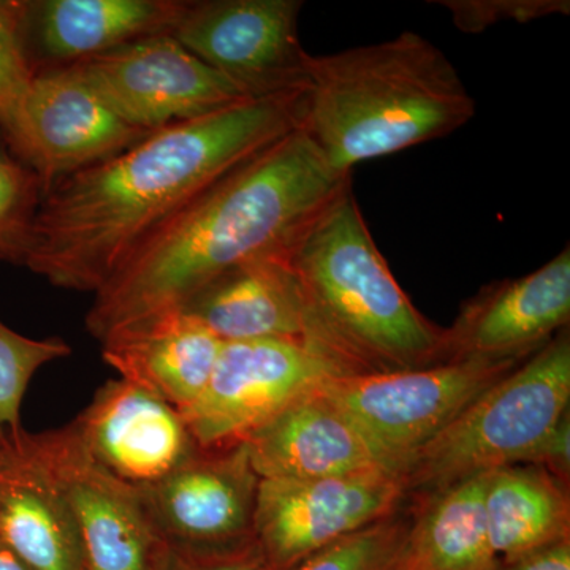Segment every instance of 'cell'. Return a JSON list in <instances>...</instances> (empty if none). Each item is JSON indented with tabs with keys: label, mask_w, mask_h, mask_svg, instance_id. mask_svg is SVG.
<instances>
[{
	"label": "cell",
	"mask_w": 570,
	"mask_h": 570,
	"mask_svg": "<svg viewBox=\"0 0 570 570\" xmlns=\"http://www.w3.org/2000/svg\"><path fill=\"white\" fill-rule=\"evenodd\" d=\"M520 363L460 360L422 370L326 379L321 389L406 474L420 449Z\"/></svg>",
	"instance_id": "7"
},
{
	"label": "cell",
	"mask_w": 570,
	"mask_h": 570,
	"mask_svg": "<svg viewBox=\"0 0 570 570\" xmlns=\"http://www.w3.org/2000/svg\"><path fill=\"white\" fill-rule=\"evenodd\" d=\"M184 6L183 0L29 2V50L36 43L43 56L40 69L73 66L134 41L171 33Z\"/></svg>",
	"instance_id": "19"
},
{
	"label": "cell",
	"mask_w": 570,
	"mask_h": 570,
	"mask_svg": "<svg viewBox=\"0 0 570 570\" xmlns=\"http://www.w3.org/2000/svg\"><path fill=\"white\" fill-rule=\"evenodd\" d=\"M485 475L455 483L422 499L409 524L396 570H493L483 491Z\"/></svg>",
	"instance_id": "21"
},
{
	"label": "cell",
	"mask_w": 570,
	"mask_h": 570,
	"mask_svg": "<svg viewBox=\"0 0 570 570\" xmlns=\"http://www.w3.org/2000/svg\"><path fill=\"white\" fill-rule=\"evenodd\" d=\"M351 184L303 127L285 135L154 232L94 294L86 328L102 341L119 326L179 309L236 266L294 254Z\"/></svg>",
	"instance_id": "2"
},
{
	"label": "cell",
	"mask_w": 570,
	"mask_h": 570,
	"mask_svg": "<svg viewBox=\"0 0 570 570\" xmlns=\"http://www.w3.org/2000/svg\"><path fill=\"white\" fill-rule=\"evenodd\" d=\"M305 92L262 97L146 135L43 195L24 266L96 294L164 224L213 184L299 129Z\"/></svg>",
	"instance_id": "1"
},
{
	"label": "cell",
	"mask_w": 570,
	"mask_h": 570,
	"mask_svg": "<svg viewBox=\"0 0 570 570\" xmlns=\"http://www.w3.org/2000/svg\"><path fill=\"white\" fill-rule=\"evenodd\" d=\"M0 539L32 570H86L62 498L17 452L13 466L0 474Z\"/></svg>",
	"instance_id": "22"
},
{
	"label": "cell",
	"mask_w": 570,
	"mask_h": 570,
	"mask_svg": "<svg viewBox=\"0 0 570 570\" xmlns=\"http://www.w3.org/2000/svg\"><path fill=\"white\" fill-rule=\"evenodd\" d=\"M292 264L314 343L352 376L448 363V328L428 321L396 283L352 184L311 225Z\"/></svg>",
	"instance_id": "4"
},
{
	"label": "cell",
	"mask_w": 570,
	"mask_h": 570,
	"mask_svg": "<svg viewBox=\"0 0 570 570\" xmlns=\"http://www.w3.org/2000/svg\"><path fill=\"white\" fill-rule=\"evenodd\" d=\"M14 463V450L11 448L10 439H0V474L9 471Z\"/></svg>",
	"instance_id": "32"
},
{
	"label": "cell",
	"mask_w": 570,
	"mask_h": 570,
	"mask_svg": "<svg viewBox=\"0 0 570 570\" xmlns=\"http://www.w3.org/2000/svg\"><path fill=\"white\" fill-rule=\"evenodd\" d=\"M483 508L498 561L570 540L569 487L543 469L513 464L487 472Z\"/></svg>",
	"instance_id": "20"
},
{
	"label": "cell",
	"mask_w": 570,
	"mask_h": 570,
	"mask_svg": "<svg viewBox=\"0 0 570 570\" xmlns=\"http://www.w3.org/2000/svg\"><path fill=\"white\" fill-rule=\"evenodd\" d=\"M321 385L296 397L243 442L258 478L314 480L376 471L404 474Z\"/></svg>",
	"instance_id": "15"
},
{
	"label": "cell",
	"mask_w": 570,
	"mask_h": 570,
	"mask_svg": "<svg viewBox=\"0 0 570 570\" xmlns=\"http://www.w3.org/2000/svg\"><path fill=\"white\" fill-rule=\"evenodd\" d=\"M292 255L236 266L205 285L179 309L223 344L288 340L321 348L314 343L305 294Z\"/></svg>",
	"instance_id": "17"
},
{
	"label": "cell",
	"mask_w": 570,
	"mask_h": 570,
	"mask_svg": "<svg viewBox=\"0 0 570 570\" xmlns=\"http://www.w3.org/2000/svg\"><path fill=\"white\" fill-rule=\"evenodd\" d=\"M29 2L0 0V135L20 110L37 73L28 39Z\"/></svg>",
	"instance_id": "25"
},
{
	"label": "cell",
	"mask_w": 570,
	"mask_h": 570,
	"mask_svg": "<svg viewBox=\"0 0 570 570\" xmlns=\"http://www.w3.org/2000/svg\"><path fill=\"white\" fill-rule=\"evenodd\" d=\"M105 363L124 381L183 412L204 393L223 343L181 309L112 330L100 341Z\"/></svg>",
	"instance_id": "18"
},
{
	"label": "cell",
	"mask_w": 570,
	"mask_h": 570,
	"mask_svg": "<svg viewBox=\"0 0 570 570\" xmlns=\"http://www.w3.org/2000/svg\"><path fill=\"white\" fill-rule=\"evenodd\" d=\"M70 354L71 347L61 337L36 340L0 321V439L6 441L24 430L21 404L37 371Z\"/></svg>",
	"instance_id": "23"
},
{
	"label": "cell",
	"mask_w": 570,
	"mask_h": 570,
	"mask_svg": "<svg viewBox=\"0 0 570 570\" xmlns=\"http://www.w3.org/2000/svg\"><path fill=\"white\" fill-rule=\"evenodd\" d=\"M146 132L124 121L77 66L48 67L36 77L3 145L40 181L41 190L102 164Z\"/></svg>",
	"instance_id": "11"
},
{
	"label": "cell",
	"mask_w": 570,
	"mask_h": 570,
	"mask_svg": "<svg viewBox=\"0 0 570 570\" xmlns=\"http://www.w3.org/2000/svg\"><path fill=\"white\" fill-rule=\"evenodd\" d=\"M570 321V249L519 279L487 285L448 328V362H524Z\"/></svg>",
	"instance_id": "14"
},
{
	"label": "cell",
	"mask_w": 570,
	"mask_h": 570,
	"mask_svg": "<svg viewBox=\"0 0 570 570\" xmlns=\"http://www.w3.org/2000/svg\"><path fill=\"white\" fill-rule=\"evenodd\" d=\"M493 570H570V540L521 554L513 560L498 561Z\"/></svg>",
	"instance_id": "30"
},
{
	"label": "cell",
	"mask_w": 570,
	"mask_h": 570,
	"mask_svg": "<svg viewBox=\"0 0 570 570\" xmlns=\"http://www.w3.org/2000/svg\"><path fill=\"white\" fill-rule=\"evenodd\" d=\"M71 426L100 466L135 489L170 474L198 449L174 406L124 379L97 390Z\"/></svg>",
	"instance_id": "16"
},
{
	"label": "cell",
	"mask_w": 570,
	"mask_h": 570,
	"mask_svg": "<svg viewBox=\"0 0 570 570\" xmlns=\"http://www.w3.org/2000/svg\"><path fill=\"white\" fill-rule=\"evenodd\" d=\"M461 32L480 33L501 22H527L569 14L568 0H436Z\"/></svg>",
	"instance_id": "27"
},
{
	"label": "cell",
	"mask_w": 570,
	"mask_h": 570,
	"mask_svg": "<svg viewBox=\"0 0 570 570\" xmlns=\"http://www.w3.org/2000/svg\"><path fill=\"white\" fill-rule=\"evenodd\" d=\"M527 466L543 469L554 479L569 487L570 480V415L569 411L557 425L551 426L534 449L528 453L523 463Z\"/></svg>",
	"instance_id": "29"
},
{
	"label": "cell",
	"mask_w": 570,
	"mask_h": 570,
	"mask_svg": "<svg viewBox=\"0 0 570 570\" xmlns=\"http://www.w3.org/2000/svg\"><path fill=\"white\" fill-rule=\"evenodd\" d=\"M406 475L376 471L314 480H262L254 540L273 570H292L318 551L396 515Z\"/></svg>",
	"instance_id": "9"
},
{
	"label": "cell",
	"mask_w": 570,
	"mask_h": 570,
	"mask_svg": "<svg viewBox=\"0 0 570 570\" xmlns=\"http://www.w3.org/2000/svg\"><path fill=\"white\" fill-rule=\"evenodd\" d=\"M474 116L459 70L417 32L311 55L302 127L337 175L448 137Z\"/></svg>",
	"instance_id": "3"
},
{
	"label": "cell",
	"mask_w": 570,
	"mask_h": 570,
	"mask_svg": "<svg viewBox=\"0 0 570 570\" xmlns=\"http://www.w3.org/2000/svg\"><path fill=\"white\" fill-rule=\"evenodd\" d=\"M41 195L37 176L0 146V264L24 266Z\"/></svg>",
	"instance_id": "24"
},
{
	"label": "cell",
	"mask_w": 570,
	"mask_h": 570,
	"mask_svg": "<svg viewBox=\"0 0 570 570\" xmlns=\"http://www.w3.org/2000/svg\"><path fill=\"white\" fill-rule=\"evenodd\" d=\"M154 570H273L255 542L232 550H190L163 542Z\"/></svg>",
	"instance_id": "28"
},
{
	"label": "cell",
	"mask_w": 570,
	"mask_h": 570,
	"mask_svg": "<svg viewBox=\"0 0 570 570\" xmlns=\"http://www.w3.org/2000/svg\"><path fill=\"white\" fill-rule=\"evenodd\" d=\"M11 448L55 487L80 538L86 570H154L157 538L140 490L100 466L71 423L9 436Z\"/></svg>",
	"instance_id": "6"
},
{
	"label": "cell",
	"mask_w": 570,
	"mask_h": 570,
	"mask_svg": "<svg viewBox=\"0 0 570 570\" xmlns=\"http://www.w3.org/2000/svg\"><path fill=\"white\" fill-rule=\"evenodd\" d=\"M302 0L186 2L171 36L253 99L305 92L311 55L299 40Z\"/></svg>",
	"instance_id": "10"
},
{
	"label": "cell",
	"mask_w": 570,
	"mask_h": 570,
	"mask_svg": "<svg viewBox=\"0 0 570 570\" xmlns=\"http://www.w3.org/2000/svg\"><path fill=\"white\" fill-rule=\"evenodd\" d=\"M569 326L475 397L415 453L407 497H430L494 469L523 463L569 411Z\"/></svg>",
	"instance_id": "5"
},
{
	"label": "cell",
	"mask_w": 570,
	"mask_h": 570,
	"mask_svg": "<svg viewBox=\"0 0 570 570\" xmlns=\"http://www.w3.org/2000/svg\"><path fill=\"white\" fill-rule=\"evenodd\" d=\"M407 521L390 517L318 551L292 570H396Z\"/></svg>",
	"instance_id": "26"
},
{
	"label": "cell",
	"mask_w": 570,
	"mask_h": 570,
	"mask_svg": "<svg viewBox=\"0 0 570 570\" xmlns=\"http://www.w3.org/2000/svg\"><path fill=\"white\" fill-rule=\"evenodd\" d=\"M341 376L352 374L303 341L224 343L204 393L179 414L198 448H234L296 397Z\"/></svg>",
	"instance_id": "8"
},
{
	"label": "cell",
	"mask_w": 570,
	"mask_h": 570,
	"mask_svg": "<svg viewBox=\"0 0 570 570\" xmlns=\"http://www.w3.org/2000/svg\"><path fill=\"white\" fill-rule=\"evenodd\" d=\"M0 570H32L0 539Z\"/></svg>",
	"instance_id": "31"
},
{
	"label": "cell",
	"mask_w": 570,
	"mask_h": 570,
	"mask_svg": "<svg viewBox=\"0 0 570 570\" xmlns=\"http://www.w3.org/2000/svg\"><path fill=\"white\" fill-rule=\"evenodd\" d=\"M73 66L124 121L146 134L253 99L171 33L134 41Z\"/></svg>",
	"instance_id": "12"
},
{
	"label": "cell",
	"mask_w": 570,
	"mask_h": 570,
	"mask_svg": "<svg viewBox=\"0 0 570 570\" xmlns=\"http://www.w3.org/2000/svg\"><path fill=\"white\" fill-rule=\"evenodd\" d=\"M261 478L245 444L195 450L140 497L157 538L190 550H232L254 540Z\"/></svg>",
	"instance_id": "13"
}]
</instances>
